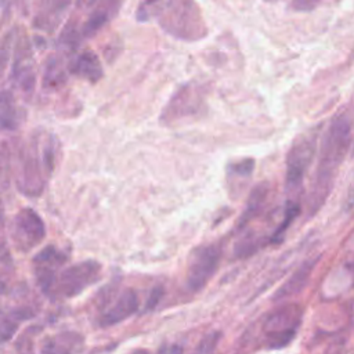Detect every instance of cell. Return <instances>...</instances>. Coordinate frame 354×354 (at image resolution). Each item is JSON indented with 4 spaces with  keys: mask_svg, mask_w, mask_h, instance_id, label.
I'll return each mask as SVG.
<instances>
[{
    "mask_svg": "<svg viewBox=\"0 0 354 354\" xmlns=\"http://www.w3.org/2000/svg\"><path fill=\"white\" fill-rule=\"evenodd\" d=\"M351 123L346 115H336L321 140L318 163L307 198L308 213L314 214L328 198L339 166L343 163L353 144Z\"/></svg>",
    "mask_w": 354,
    "mask_h": 354,
    "instance_id": "1",
    "label": "cell"
},
{
    "mask_svg": "<svg viewBox=\"0 0 354 354\" xmlns=\"http://www.w3.org/2000/svg\"><path fill=\"white\" fill-rule=\"evenodd\" d=\"M57 141L54 137H43L41 141L35 138L21 152V170L18 184L22 191L29 195H37L47 176L51 174L55 166Z\"/></svg>",
    "mask_w": 354,
    "mask_h": 354,
    "instance_id": "2",
    "label": "cell"
},
{
    "mask_svg": "<svg viewBox=\"0 0 354 354\" xmlns=\"http://www.w3.org/2000/svg\"><path fill=\"white\" fill-rule=\"evenodd\" d=\"M156 19L167 35L178 40L196 41L207 35V26L195 0H165Z\"/></svg>",
    "mask_w": 354,
    "mask_h": 354,
    "instance_id": "3",
    "label": "cell"
},
{
    "mask_svg": "<svg viewBox=\"0 0 354 354\" xmlns=\"http://www.w3.org/2000/svg\"><path fill=\"white\" fill-rule=\"evenodd\" d=\"M317 134L306 133L297 137L286 156V178L285 187L289 196L288 201H296L303 187V178L315 156Z\"/></svg>",
    "mask_w": 354,
    "mask_h": 354,
    "instance_id": "4",
    "label": "cell"
},
{
    "mask_svg": "<svg viewBox=\"0 0 354 354\" xmlns=\"http://www.w3.org/2000/svg\"><path fill=\"white\" fill-rule=\"evenodd\" d=\"M303 310L296 303L282 304L270 311L264 319L266 346L271 350L286 347L295 339L301 322Z\"/></svg>",
    "mask_w": 354,
    "mask_h": 354,
    "instance_id": "5",
    "label": "cell"
},
{
    "mask_svg": "<svg viewBox=\"0 0 354 354\" xmlns=\"http://www.w3.org/2000/svg\"><path fill=\"white\" fill-rule=\"evenodd\" d=\"M101 277V266L95 260H83L65 267L48 296L53 299H71L80 295L88 286L95 283Z\"/></svg>",
    "mask_w": 354,
    "mask_h": 354,
    "instance_id": "6",
    "label": "cell"
},
{
    "mask_svg": "<svg viewBox=\"0 0 354 354\" xmlns=\"http://www.w3.org/2000/svg\"><path fill=\"white\" fill-rule=\"evenodd\" d=\"M206 93L207 88L198 83H187L181 86L163 108L160 120L165 124H173L198 116L206 109Z\"/></svg>",
    "mask_w": 354,
    "mask_h": 354,
    "instance_id": "7",
    "label": "cell"
},
{
    "mask_svg": "<svg viewBox=\"0 0 354 354\" xmlns=\"http://www.w3.org/2000/svg\"><path fill=\"white\" fill-rule=\"evenodd\" d=\"M221 249L216 243L201 245L192 250L187 267V288L191 292L202 290L216 274Z\"/></svg>",
    "mask_w": 354,
    "mask_h": 354,
    "instance_id": "8",
    "label": "cell"
},
{
    "mask_svg": "<svg viewBox=\"0 0 354 354\" xmlns=\"http://www.w3.org/2000/svg\"><path fill=\"white\" fill-rule=\"evenodd\" d=\"M10 235L12 245L19 252H29L43 242L46 236V225L36 210L24 207L14 214Z\"/></svg>",
    "mask_w": 354,
    "mask_h": 354,
    "instance_id": "9",
    "label": "cell"
},
{
    "mask_svg": "<svg viewBox=\"0 0 354 354\" xmlns=\"http://www.w3.org/2000/svg\"><path fill=\"white\" fill-rule=\"evenodd\" d=\"M68 261L65 250L50 245L36 253L33 257V275L43 293L50 295L59 272Z\"/></svg>",
    "mask_w": 354,
    "mask_h": 354,
    "instance_id": "10",
    "label": "cell"
},
{
    "mask_svg": "<svg viewBox=\"0 0 354 354\" xmlns=\"http://www.w3.org/2000/svg\"><path fill=\"white\" fill-rule=\"evenodd\" d=\"M138 307L140 299L136 290L124 289L101 311L98 315V325L101 328L115 326L136 314Z\"/></svg>",
    "mask_w": 354,
    "mask_h": 354,
    "instance_id": "11",
    "label": "cell"
},
{
    "mask_svg": "<svg viewBox=\"0 0 354 354\" xmlns=\"http://www.w3.org/2000/svg\"><path fill=\"white\" fill-rule=\"evenodd\" d=\"M84 348V337L76 330H61L46 336L41 343L40 354H80Z\"/></svg>",
    "mask_w": 354,
    "mask_h": 354,
    "instance_id": "12",
    "label": "cell"
},
{
    "mask_svg": "<svg viewBox=\"0 0 354 354\" xmlns=\"http://www.w3.org/2000/svg\"><path fill=\"white\" fill-rule=\"evenodd\" d=\"M72 0H41L33 17V26L39 30L53 32L62 21Z\"/></svg>",
    "mask_w": 354,
    "mask_h": 354,
    "instance_id": "13",
    "label": "cell"
},
{
    "mask_svg": "<svg viewBox=\"0 0 354 354\" xmlns=\"http://www.w3.org/2000/svg\"><path fill=\"white\" fill-rule=\"evenodd\" d=\"M68 72L93 84L97 83L104 75L100 58L93 50H84L79 53L76 58L71 62Z\"/></svg>",
    "mask_w": 354,
    "mask_h": 354,
    "instance_id": "14",
    "label": "cell"
},
{
    "mask_svg": "<svg viewBox=\"0 0 354 354\" xmlns=\"http://www.w3.org/2000/svg\"><path fill=\"white\" fill-rule=\"evenodd\" d=\"M315 266V260H310L307 263H304L274 295V299L275 300H282V299H286L292 295H296L299 293L307 283L310 275H311V271Z\"/></svg>",
    "mask_w": 354,
    "mask_h": 354,
    "instance_id": "15",
    "label": "cell"
},
{
    "mask_svg": "<svg viewBox=\"0 0 354 354\" xmlns=\"http://www.w3.org/2000/svg\"><path fill=\"white\" fill-rule=\"evenodd\" d=\"M254 169L253 159H241L238 162H231L227 166V181L231 187V192L236 194L243 184L252 177Z\"/></svg>",
    "mask_w": 354,
    "mask_h": 354,
    "instance_id": "16",
    "label": "cell"
},
{
    "mask_svg": "<svg viewBox=\"0 0 354 354\" xmlns=\"http://www.w3.org/2000/svg\"><path fill=\"white\" fill-rule=\"evenodd\" d=\"M68 73L65 71V66L62 61L57 57H51L47 59L43 73V90L51 91L58 90L66 83Z\"/></svg>",
    "mask_w": 354,
    "mask_h": 354,
    "instance_id": "17",
    "label": "cell"
},
{
    "mask_svg": "<svg viewBox=\"0 0 354 354\" xmlns=\"http://www.w3.org/2000/svg\"><path fill=\"white\" fill-rule=\"evenodd\" d=\"M267 196H268V187L266 184H259L256 188H253L246 202V207L242 212V216L239 218L238 228H242L243 225H246L253 217H256L260 213V210L266 205Z\"/></svg>",
    "mask_w": 354,
    "mask_h": 354,
    "instance_id": "18",
    "label": "cell"
},
{
    "mask_svg": "<svg viewBox=\"0 0 354 354\" xmlns=\"http://www.w3.org/2000/svg\"><path fill=\"white\" fill-rule=\"evenodd\" d=\"M116 10H118V4L113 6L111 1L108 6H104L93 11L82 28V36L84 37L94 36L109 21V18L112 17V12H115Z\"/></svg>",
    "mask_w": 354,
    "mask_h": 354,
    "instance_id": "19",
    "label": "cell"
},
{
    "mask_svg": "<svg viewBox=\"0 0 354 354\" xmlns=\"http://www.w3.org/2000/svg\"><path fill=\"white\" fill-rule=\"evenodd\" d=\"M32 317V311L28 308H12L1 315V340H10L17 332L21 322Z\"/></svg>",
    "mask_w": 354,
    "mask_h": 354,
    "instance_id": "20",
    "label": "cell"
},
{
    "mask_svg": "<svg viewBox=\"0 0 354 354\" xmlns=\"http://www.w3.org/2000/svg\"><path fill=\"white\" fill-rule=\"evenodd\" d=\"M1 127L4 130H14L19 123V109L14 101L11 91H1Z\"/></svg>",
    "mask_w": 354,
    "mask_h": 354,
    "instance_id": "21",
    "label": "cell"
},
{
    "mask_svg": "<svg viewBox=\"0 0 354 354\" xmlns=\"http://www.w3.org/2000/svg\"><path fill=\"white\" fill-rule=\"evenodd\" d=\"M165 0H140L136 10V19L140 22H148L156 18L163 7Z\"/></svg>",
    "mask_w": 354,
    "mask_h": 354,
    "instance_id": "22",
    "label": "cell"
},
{
    "mask_svg": "<svg viewBox=\"0 0 354 354\" xmlns=\"http://www.w3.org/2000/svg\"><path fill=\"white\" fill-rule=\"evenodd\" d=\"M220 340V333L218 332H210L207 333L198 344V354H212L214 348L217 347Z\"/></svg>",
    "mask_w": 354,
    "mask_h": 354,
    "instance_id": "23",
    "label": "cell"
},
{
    "mask_svg": "<svg viewBox=\"0 0 354 354\" xmlns=\"http://www.w3.org/2000/svg\"><path fill=\"white\" fill-rule=\"evenodd\" d=\"M330 0H292L290 1V7L295 11H300V12H308L313 11L324 4H326Z\"/></svg>",
    "mask_w": 354,
    "mask_h": 354,
    "instance_id": "24",
    "label": "cell"
},
{
    "mask_svg": "<svg viewBox=\"0 0 354 354\" xmlns=\"http://www.w3.org/2000/svg\"><path fill=\"white\" fill-rule=\"evenodd\" d=\"M256 239H257V238H253V236H245V238L236 245V248H235L236 256H238V257H245V256H249L253 250H256V248H257Z\"/></svg>",
    "mask_w": 354,
    "mask_h": 354,
    "instance_id": "25",
    "label": "cell"
},
{
    "mask_svg": "<svg viewBox=\"0 0 354 354\" xmlns=\"http://www.w3.org/2000/svg\"><path fill=\"white\" fill-rule=\"evenodd\" d=\"M162 295H163V289H162L160 286L153 288V289L151 290L149 296H148L147 303H145V310H147V311L153 310V308L158 306V303H159V300H160Z\"/></svg>",
    "mask_w": 354,
    "mask_h": 354,
    "instance_id": "26",
    "label": "cell"
},
{
    "mask_svg": "<svg viewBox=\"0 0 354 354\" xmlns=\"http://www.w3.org/2000/svg\"><path fill=\"white\" fill-rule=\"evenodd\" d=\"M158 354H183V348L176 343H167L159 348Z\"/></svg>",
    "mask_w": 354,
    "mask_h": 354,
    "instance_id": "27",
    "label": "cell"
},
{
    "mask_svg": "<svg viewBox=\"0 0 354 354\" xmlns=\"http://www.w3.org/2000/svg\"><path fill=\"white\" fill-rule=\"evenodd\" d=\"M11 3L12 0H1V12H3V21H6L7 18V14L11 8Z\"/></svg>",
    "mask_w": 354,
    "mask_h": 354,
    "instance_id": "28",
    "label": "cell"
},
{
    "mask_svg": "<svg viewBox=\"0 0 354 354\" xmlns=\"http://www.w3.org/2000/svg\"><path fill=\"white\" fill-rule=\"evenodd\" d=\"M87 1H88V6H94V4H97L101 0H87Z\"/></svg>",
    "mask_w": 354,
    "mask_h": 354,
    "instance_id": "29",
    "label": "cell"
},
{
    "mask_svg": "<svg viewBox=\"0 0 354 354\" xmlns=\"http://www.w3.org/2000/svg\"><path fill=\"white\" fill-rule=\"evenodd\" d=\"M353 156H354V138H353Z\"/></svg>",
    "mask_w": 354,
    "mask_h": 354,
    "instance_id": "30",
    "label": "cell"
},
{
    "mask_svg": "<svg viewBox=\"0 0 354 354\" xmlns=\"http://www.w3.org/2000/svg\"><path fill=\"white\" fill-rule=\"evenodd\" d=\"M266 1H272V0H266Z\"/></svg>",
    "mask_w": 354,
    "mask_h": 354,
    "instance_id": "31",
    "label": "cell"
}]
</instances>
